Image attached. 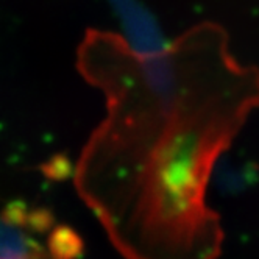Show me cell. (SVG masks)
Here are the masks:
<instances>
[{
	"label": "cell",
	"mask_w": 259,
	"mask_h": 259,
	"mask_svg": "<svg viewBox=\"0 0 259 259\" xmlns=\"http://www.w3.org/2000/svg\"><path fill=\"white\" fill-rule=\"evenodd\" d=\"M77 64L106 103L77 164L83 200L130 259H212L222 236L208 180L259 106V69L234 58L215 24L155 53L89 30Z\"/></svg>",
	"instance_id": "obj_1"
},
{
	"label": "cell",
	"mask_w": 259,
	"mask_h": 259,
	"mask_svg": "<svg viewBox=\"0 0 259 259\" xmlns=\"http://www.w3.org/2000/svg\"><path fill=\"white\" fill-rule=\"evenodd\" d=\"M81 240L22 201H0V259H77Z\"/></svg>",
	"instance_id": "obj_2"
}]
</instances>
